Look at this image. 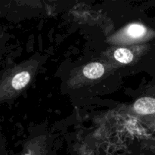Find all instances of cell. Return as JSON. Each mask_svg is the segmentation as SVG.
<instances>
[{"label": "cell", "mask_w": 155, "mask_h": 155, "mask_svg": "<svg viewBox=\"0 0 155 155\" xmlns=\"http://www.w3.org/2000/svg\"><path fill=\"white\" fill-rule=\"evenodd\" d=\"M23 155H36V154H33V152H31V151H28V152H26V153H24V154Z\"/></svg>", "instance_id": "cell-6"}, {"label": "cell", "mask_w": 155, "mask_h": 155, "mask_svg": "<svg viewBox=\"0 0 155 155\" xmlns=\"http://www.w3.org/2000/svg\"><path fill=\"white\" fill-rule=\"evenodd\" d=\"M83 73L86 78L96 80L102 77L104 73V67L101 63L92 62L85 66Z\"/></svg>", "instance_id": "cell-3"}, {"label": "cell", "mask_w": 155, "mask_h": 155, "mask_svg": "<svg viewBox=\"0 0 155 155\" xmlns=\"http://www.w3.org/2000/svg\"><path fill=\"white\" fill-rule=\"evenodd\" d=\"M148 33V29L146 27L141 24H132L126 27L124 31V36L125 39L130 41L139 40L143 39Z\"/></svg>", "instance_id": "cell-2"}, {"label": "cell", "mask_w": 155, "mask_h": 155, "mask_svg": "<svg viewBox=\"0 0 155 155\" xmlns=\"http://www.w3.org/2000/svg\"><path fill=\"white\" fill-rule=\"evenodd\" d=\"M133 110L139 114H154L155 98L151 97L139 98L133 104Z\"/></svg>", "instance_id": "cell-1"}, {"label": "cell", "mask_w": 155, "mask_h": 155, "mask_svg": "<svg viewBox=\"0 0 155 155\" xmlns=\"http://www.w3.org/2000/svg\"><path fill=\"white\" fill-rule=\"evenodd\" d=\"M114 57L121 64H129L133 60V54L127 48H119L114 53Z\"/></svg>", "instance_id": "cell-5"}, {"label": "cell", "mask_w": 155, "mask_h": 155, "mask_svg": "<svg viewBox=\"0 0 155 155\" xmlns=\"http://www.w3.org/2000/svg\"><path fill=\"white\" fill-rule=\"evenodd\" d=\"M154 126H155V116H154Z\"/></svg>", "instance_id": "cell-7"}, {"label": "cell", "mask_w": 155, "mask_h": 155, "mask_svg": "<svg viewBox=\"0 0 155 155\" xmlns=\"http://www.w3.org/2000/svg\"><path fill=\"white\" fill-rule=\"evenodd\" d=\"M30 79H31V76L28 71H21L19 73H17L12 77L11 86L12 89L15 90L20 91L27 86V84L30 83Z\"/></svg>", "instance_id": "cell-4"}]
</instances>
